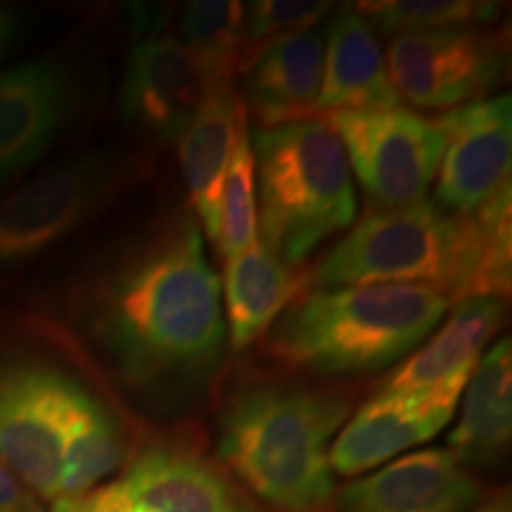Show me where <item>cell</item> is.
<instances>
[{
  "instance_id": "cell-1",
  "label": "cell",
  "mask_w": 512,
  "mask_h": 512,
  "mask_svg": "<svg viewBox=\"0 0 512 512\" xmlns=\"http://www.w3.org/2000/svg\"><path fill=\"white\" fill-rule=\"evenodd\" d=\"M86 318L138 394L176 399L202 387L221 361L226 323L195 216H169L126 247L93 283Z\"/></svg>"
},
{
  "instance_id": "cell-2",
  "label": "cell",
  "mask_w": 512,
  "mask_h": 512,
  "mask_svg": "<svg viewBox=\"0 0 512 512\" xmlns=\"http://www.w3.org/2000/svg\"><path fill=\"white\" fill-rule=\"evenodd\" d=\"M349 401L294 382H254L221 413L219 451L275 512H332L330 441Z\"/></svg>"
},
{
  "instance_id": "cell-3",
  "label": "cell",
  "mask_w": 512,
  "mask_h": 512,
  "mask_svg": "<svg viewBox=\"0 0 512 512\" xmlns=\"http://www.w3.org/2000/svg\"><path fill=\"white\" fill-rule=\"evenodd\" d=\"M451 302L425 285H344L302 292L268 328V351L311 375H368L432 335Z\"/></svg>"
},
{
  "instance_id": "cell-4",
  "label": "cell",
  "mask_w": 512,
  "mask_h": 512,
  "mask_svg": "<svg viewBox=\"0 0 512 512\" xmlns=\"http://www.w3.org/2000/svg\"><path fill=\"white\" fill-rule=\"evenodd\" d=\"M484 238L475 214H448L434 202L375 209L325 254L309 280L325 287L425 285L448 302L477 297Z\"/></svg>"
},
{
  "instance_id": "cell-5",
  "label": "cell",
  "mask_w": 512,
  "mask_h": 512,
  "mask_svg": "<svg viewBox=\"0 0 512 512\" xmlns=\"http://www.w3.org/2000/svg\"><path fill=\"white\" fill-rule=\"evenodd\" d=\"M259 174L261 242L287 266H299L320 242L356 219L347 152L320 119L259 128L252 136Z\"/></svg>"
},
{
  "instance_id": "cell-6",
  "label": "cell",
  "mask_w": 512,
  "mask_h": 512,
  "mask_svg": "<svg viewBox=\"0 0 512 512\" xmlns=\"http://www.w3.org/2000/svg\"><path fill=\"white\" fill-rule=\"evenodd\" d=\"M387 74L399 100L418 110H456L494 98L508 76V31L446 29L396 36Z\"/></svg>"
},
{
  "instance_id": "cell-7",
  "label": "cell",
  "mask_w": 512,
  "mask_h": 512,
  "mask_svg": "<svg viewBox=\"0 0 512 512\" xmlns=\"http://www.w3.org/2000/svg\"><path fill=\"white\" fill-rule=\"evenodd\" d=\"M124 162L88 155L57 164L0 202V268L27 264L55 247L117 195Z\"/></svg>"
},
{
  "instance_id": "cell-8",
  "label": "cell",
  "mask_w": 512,
  "mask_h": 512,
  "mask_svg": "<svg viewBox=\"0 0 512 512\" xmlns=\"http://www.w3.org/2000/svg\"><path fill=\"white\" fill-rule=\"evenodd\" d=\"M320 121L339 138L377 209H403L425 200L446 145L434 119L392 107L337 112Z\"/></svg>"
},
{
  "instance_id": "cell-9",
  "label": "cell",
  "mask_w": 512,
  "mask_h": 512,
  "mask_svg": "<svg viewBox=\"0 0 512 512\" xmlns=\"http://www.w3.org/2000/svg\"><path fill=\"white\" fill-rule=\"evenodd\" d=\"M81 387L41 363L0 366V463L36 498L57 501L64 439Z\"/></svg>"
},
{
  "instance_id": "cell-10",
  "label": "cell",
  "mask_w": 512,
  "mask_h": 512,
  "mask_svg": "<svg viewBox=\"0 0 512 512\" xmlns=\"http://www.w3.org/2000/svg\"><path fill=\"white\" fill-rule=\"evenodd\" d=\"M216 83L200 57L171 36L147 34L128 50L119 86L121 117L157 145L181 140Z\"/></svg>"
},
{
  "instance_id": "cell-11",
  "label": "cell",
  "mask_w": 512,
  "mask_h": 512,
  "mask_svg": "<svg viewBox=\"0 0 512 512\" xmlns=\"http://www.w3.org/2000/svg\"><path fill=\"white\" fill-rule=\"evenodd\" d=\"M434 124L446 143L434 204L448 214H475L498 188L510 183V93L448 110Z\"/></svg>"
},
{
  "instance_id": "cell-12",
  "label": "cell",
  "mask_w": 512,
  "mask_h": 512,
  "mask_svg": "<svg viewBox=\"0 0 512 512\" xmlns=\"http://www.w3.org/2000/svg\"><path fill=\"white\" fill-rule=\"evenodd\" d=\"M501 323V299H463L444 328L420 351L408 356V361L384 380L380 392L406 396L453 415L465 384L482 361L486 342Z\"/></svg>"
},
{
  "instance_id": "cell-13",
  "label": "cell",
  "mask_w": 512,
  "mask_h": 512,
  "mask_svg": "<svg viewBox=\"0 0 512 512\" xmlns=\"http://www.w3.org/2000/svg\"><path fill=\"white\" fill-rule=\"evenodd\" d=\"M479 482L444 448L411 453L347 486L335 512H470Z\"/></svg>"
},
{
  "instance_id": "cell-14",
  "label": "cell",
  "mask_w": 512,
  "mask_h": 512,
  "mask_svg": "<svg viewBox=\"0 0 512 512\" xmlns=\"http://www.w3.org/2000/svg\"><path fill=\"white\" fill-rule=\"evenodd\" d=\"M72 107L60 64L36 60L0 74V181L22 174L48 150Z\"/></svg>"
},
{
  "instance_id": "cell-15",
  "label": "cell",
  "mask_w": 512,
  "mask_h": 512,
  "mask_svg": "<svg viewBox=\"0 0 512 512\" xmlns=\"http://www.w3.org/2000/svg\"><path fill=\"white\" fill-rule=\"evenodd\" d=\"M325 36L323 83L313 119L337 112H368L401 107L387 74L375 29L354 5L332 12Z\"/></svg>"
},
{
  "instance_id": "cell-16",
  "label": "cell",
  "mask_w": 512,
  "mask_h": 512,
  "mask_svg": "<svg viewBox=\"0 0 512 512\" xmlns=\"http://www.w3.org/2000/svg\"><path fill=\"white\" fill-rule=\"evenodd\" d=\"M323 31L287 34L247 57L245 95L261 128L313 119L323 83Z\"/></svg>"
},
{
  "instance_id": "cell-17",
  "label": "cell",
  "mask_w": 512,
  "mask_h": 512,
  "mask_svg": "<svg viewBox=\"0 0 512 512\" xmlns=\"http://www.w3.org/2000/svg\"><path fill=\"white\" fill-rule=\"evenodd\" d=\"M124 484L133 505L152 512H249L219 467L178 444L145 448Z\"/></svg>"
},
{
  "instance_id": "cell-18",
  "label": "cell",
  "mask_w": 512,
  "mask_h": 512,
  "mask_svg": "<svg viewBox=\"0 0 512 512\" xmlns=\"http://www.w3.org/2000/svg\"><path fill=\"white\" fill-rule=\"evenodd\" d=\"M451 418L427 403L377 392L337 434L328 456L330 470L342 477L375 470L406 448L437 437Z\"/></svg>"
},
{
  "instance_id": "cell-19",
  "label": "cell",
  "mask_w": 512,
  "mask_h": 512,
  "mask_svg": "<svg viewBox=\"0 0 512 512\" xmlns=\"http://www.w3.org/2000/svg\"><path fill=\"white\" fill-rule=\"evenodd\" d=\"M245 114L247 107L235 95L233 83L216 86L211 88L181 136L185 188H188L192 209L211 240H216L223 178H226L230 152H233L238 126Z\"/></svg>"
},
{
  "instance_id": "cell-20",
  "label": "cell",
  "mask_w": 512,
  "mask_h": 512,
  "mask_svg": "<svg viewBox=\"0 0 512 512\" xmlns=\"http://www.w3.org/2000/svg\"><path fill=\"white\" fill-rule=\"evenodd\" d=\"M306 283L309 275H299L283 264L261 240L228 259L223 268V297L233 349H245L264 335L275 318L304 292Z\"/></svg>"
},
{
  "instance_id": "cell-21",
  "label": "cell",
  "mask_w": 512,
  "mask_h": 512,
  "mask_svg": "<svg viewBox=\"0 0 512 512\" xmlns=\"http://www.w3.org/2000/svg\"><path fill=\"white\" fill-rule=\"evenodd\" d=\"M512 434L510 337L498 339L467 382L463 415L448 437V451L460 465L498 463Z\"/></svg>"
},
{
  "instance_id": "cell-22",
  "label": "cell",
  "mask_w": 512,
  "mask_h": 512,
  "mask_svg": "<svg viewBox=\"0 0 512 512\" xmlns=\"http://www.w3.org/2000/svg\"><path fill=\"white\" fill-rule=\"evenodd\" d=\"M164 17V29L155 34L188 46L216 83H233L245 60V3L195 0L164 12Z\"/></svg>"
},
{
  "instance_id": "cell-23",
  "label": "cell",
  "mask_w": 512,
  "mask_h": 512,
  "mask_svg": "<svg viewBox=\"0 0 512 512\" xmlns=\"http://www.w3.org/2000/svg\"><path fill=\"white\" fill-rule=\"evenodd\" d=\"M126 456V441L110 413L81 389L69 418L64 439L60 498L81 496L121 465Z\"/></svg>"
},
{
  "instance_id": "cell-24",
  "label": "cell",
  "mask_w": 512,
  "mask_h": 512,
  "mask_svg": "<svg viewBox=\"0 0 512 512\" xmlns=\"http://www.w3.org/2000/svg\"><path fill=\"white\" fill-rule=\"evenodd\" d=\"M370 27L387 36L425 34V31L489 27L503 15L494 0H373L356 3Z\"/></svg>"
},
{
  "instance_id": "cell-25",
  "label": "cell",
  "mask_w": 512,
  "mask_h": 512,
  "mask_svg": "<svg viewBox=\"0 0 512 512\" xmlns=\"http://www.w3.org/2000/svg\"><path fill=\"white\" fill-rule=\"evenodd\" d=\"M256 169L247 114L242 117L230 152L219 202V228L214 245L223 259H233L256 240Z\"/></svg>"
},
{
  "instance_id": "cell-26",
  "label": "cell",
  "mask_w": 512,
  "mask_h": 512,
  "mask_svg": "<svg viewBox=\"0 0 512 512\" xmlns=\"http://www.w3.org/2000/svg\"><path fill=\"white\" fill-rule=\"evenodd\" d=\"M484 238L482 273H479L477 297L501 299L510 294V183L498 188L494 195L475 211Z\"/></svg>"
},
{
  "instance_id": "cell-27",
  "label": "cell",
  "mask_w": 512,
  "mask_h": 512,
  "mask_svg": "<svg viewBox=\"0 0 512 512\" xmlns=\"http://www.w3.org/2000/svg\"><path fill=\"white\" fill-rule=\"evenodd\" d=\"M332 12L328 0H254L245 5V67L247 57L273 38L302 34Z\"/></svg>"
},
{
  "instance_id": "cell-28",
  "label": "cell",
  "mask_w": 512,
  "mask_h": 512,
  "mask_svg": "<svg viewBox=\"0 0 512 512\" xmlns=\"http://www.w3.org/2000/svg\"><path fill=\"white\" fill-rule=\"evenodd\" d=\"M136 505L131 501L124 479L117 482L95 486V489L86 491L81 496L57 498L53 501L50 512H133Z\"/></svg>"
},
{
  "instance_id": "cell-29",
  "label": "cell",
  "mask_w": 512,
  "mask_h": 512,
  "mask_svg": "<svg viewBox=\"0 0 512 512\" xmlns=\"http://www.w3.org/2000/svg\"><path fill=\"white\" fill-rule=\"evenodd\" d=\"M0 512H43L36 498L15 472L0 463Z\"/></svg>"
},
{
  "instance_id": "cell-30",
  "label": "cell",
  "mask_w": 512,
  "mask_h": 512,
  "mask_svg": "<svg viewBox=\"0 0 512 512\" xmlns=\"http://www.w3.org/2000/svg\"><path fill=\"white\" fill-rule=\"evenodd\" d=\"M470 512H512L510 491H496L494 496H489L486 501L477 503Z\"/></svg>"
},
{
  "instance_id": "cell-31",
  "label": "cell",
  "mask_w": 512,
  "mask_h": 512,
  "mask_svg": "<svg viewBox=\"0 0 512 512\" xmlns=\"http://www.w3.org/2000/svg\"><path fill=\"white\" fill-rule=\"evenodd\" d=\"M12 36H15V19H12L10 10L0 8V57L8 50Z\"/></svg>"
},
{
  "instance_id": "cell-32",
  "label": "cell",
  "mask_w": 512,
  "mask_h": 512,
  "mask_svg": "<svg viewBox=\"0 0 512 512\" xmlns=\"http://www.w3.org/2000/svg\"><path fill=\"white\" fill-rule=\"evenodd\" d=\"M133 512H152V510H145V508H140V510H133Z\"/></svg>"
}]
</instances>
